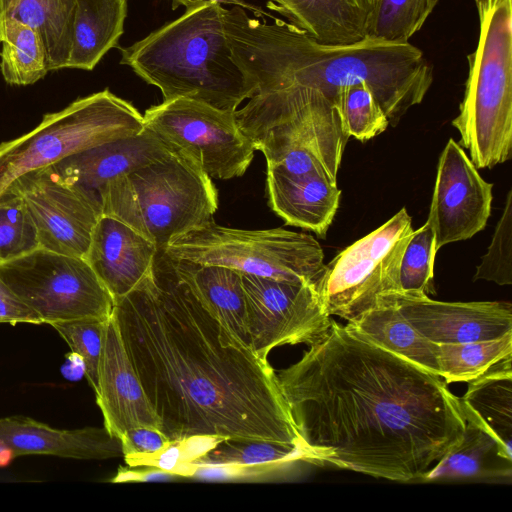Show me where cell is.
<instances>
[{"mask_svg":"<svg viewBox=\"0 0 512 512\" xmlns=\"http://www.w3.org/2000/svg\"><path fill=\"white\" fill-rule=\"evenodd\" d=\"M276 377L314 464L416 481L463 438L459 397L440 376L333 319Z\"/></svg>","mask_w":512,"mask_h":512,"instance_id":"1","label":"cell"},{"mask_svg":"<svg viewBox=\"0 0 512 512\" xmlns=\"http://www.w3.org/2000/svg\"><path fill=\"white\" fill-rule=\"evenodd\" d=\"M112 315L171 441L209 436L305 449L268 360L202 304L163 251Z\"/></svg>","mask_w":512,"mask_h":512,"instance_id":"2","label":"cell"},{"mask_svg":"<svg viewBox=\"0 0 512 512\" xmlns=\"http://www.w3.org/2000/svg\"><path fill=\"white\" fill-rule=\"evenodd\" d=\"M224 27L233 59L253 89L234 113L255 150L268 161L291 147L308 148L336 181L350 138L341 90L365 82L396 125L433 83V65L410 42L324 45L282 19L269 22L238 5L226 9Z\"/></svg>","mask_w":512,"mask_h":512,"instance_id":"3","label":"cell"},{"mask_svg":"<svg viewBox=\"0 0 512 512\" xmlns=\"http://www.w3.org/2000/svg\"><path fill=\"white\" fill-rule=\"evenodd\" d=\"M225 12L216 2L188 7L180 17L122 48L120 63L156 86L163 101L188 98L235 111L253 89L233 59Z\"/></svg>","mask_w":512,"mask_h":512,"instance_id":"4","label":"cell"},{"mask_svg":"<svg viewBox=\"0 0 512 512\" xmlns=\"http://www.w3.org/2000/svg\"><path fill=\"white\" fill-rule=\"evenodd\" d=\"M479 36L452 125L474 166L492 168L512 154V0H474Z\"/></svg>","mask_w":512,"mask_h":512,"instance_id":"5","label":"cell"},{"mask_svg":"<svg viewBox=\"0 0 512 512\" xmlns=\"http://www.w3.org/2000/svg\"><path fill=\"white\" fill-rule=\"evenodd\" d=\"M98 194L102 215L126 223L159 251L212 220L218 208L212 179L174 150L109 181Z\"/></svg>","mask_w":512,"mask_h":512,"instance_id":"6","label":"cell"},{"mask_svg":"<svg viewBox=\"0 0 512 512\" xmlns=\"http://www.w3.org/2000/svg\"><path fill=\"white\" fill-rule=\"evenodd\" d=\"M144 129L143 115L105 89L45 114L30 132L0 144V195L20 176Z\"/></svg>","mask_w":512,"mask_h":512,"instance_id":"7","label":"cell"},{"mask_svg":"<svg viewBox=\"0 0 512 512\" xmlns=\"http://www.w3.org/2000/svg\"><path fill=\"white\" fill-rule=\"evenodd\" d=\"M168 257L225 266L242 274L317 286L325 272L324 253L311 235L273 228L245 230L210 220L173 239Z\"/></svg>","mask_w":512,"mask_h":512,"instance_id":"8","label":"cell"},{"mask_svg":"<svg viewBox=\"0 0 512 512\" xmlns=\"http://www.w3.org/2000/svg\"><path fill=\"white\" fill-rule=\"evenodd\" d=\"M0 277L42 320H108L114 300L88 262L38 248L0 263Z\"/></svg>","mask_w":512,"mask_h":512,"instance_id":"9","label":"cell"},{"mask_svg":"<svg viewBox=\"0 0 512 512\" xmlns=\"http://www.w3.org/2000/svg\"><path fill=\"white\" fill-rule=\"evenodd\" d=\"M412 232L411 217L402 208L326 264L318 284L326 312L350 321L381 295L399 291L400 262Z\"/></svg>","mask_w":512,"mask_h":512,"instance_id":"10","label":"cell"},{"mask_svg":"<svg viewBox=\"0 0 512 512\" xmlns=\"http://www.w3.org/2000/svg\"><path fill=\"white\" fill-rule=\"evenodd\" d=\"M234 112L176 98L148 108L144 128L191 159L211 179L228 180L246 172L256 151Z\"/></svg>","mask_w":512,"mask_h":512,"instance_id":"11","label":"cell"},{"mask_svg":"<svg viewBox=\"0 0 512 512\" xmlns=\"http://www.w3.org/2000/svg\"><path fill=\"white\" fill-rule=\"evenodd\" d=\"M242 274V273H241ZM249 346L263 360L275 347L310 345L329 329L316 285L242 274Z\"/></svg>","mask_w":512,"mask_h":512,"instance_id":"12","label":"cell"},{"mask_svg":"<svg viewBox=\"0 0 512 512\" xmlns=\"http://www.w3.org/2000/svg\"><path fill=\"white\" fill-rule=\"evenodd\" d=\"M9 187L24 200L40 248L85 258L94 227L102 216L97 192L63 180L51 166L26 173Z\"/></svg>","mask_w":512,"mask_h":512,"instance_id":"13","label":"cell"},{"mask_svg":"<svg viewBox=\"0 0 512 512\" xmlns=\"http://www.w3.org/2000/svg\"><path fill=\"white\" fill-rule=\"evenodd\" d=\"M493 184L482 178L464 149L450 138L440 154L427 223L437 251L482 231L491 214Z\"/></svg>","mask_w":512,"mask_h":512,"instance_id":"14","label":"cell"},{"mask_svg":"<svg viewBox=\"0 0 512 512\" xmlns=\"http://www.w3.org/2000/svg\"><path fill=\"white\" fill-rule=\"evenodd\" d=\"M379 298L393 303L413 327L437 344L486 341L512 332L508 302H444L399 291Z\"/></svg>","mask_w":512,"mask_h":512,"instance_id":"15","label":"cell"},{"mask_svg":"<svg viewBox=\"0 0 512 512\" xmlns=\"http://www.w3.org/2000/svg\"><path fill=\"white\" fill-rule=\"evenodd\" d=\"M96 403L104 427L116 438L139 426L161 430V422L123 344L113 315L106 321Z\"/></svg>","mask_w":512,"mask_h":512,"instance_id":"16","label":"cell"},{"mask_svg":"<svg viewBox=\"0 0 512 512\" xmlns=\"http://www.w3.org/2000/svg\"><path fill=\"white\" fill-rule=\"evenodd\" d=\"M25 455L78 460L123 456L120 439L104 426L58 429L23 415L0 417V467Z\"/></svg>","mask_w":512,"mask_h":512,"instance_id":"17","label":"cell"},{"mask_svg":"<svg viewBox=\"0 0 512 512\" xmlns=\"http://www.w3.org/2000/svg\"><path fill=\"white\" fill-rule=\"evenodd\" d=\"M158 251L151 241L126 223L102 215L84 259L115 302L152 273Z\"/></svg>","mask_w":512,"mask_h":512,"instance_id":"18","label":"cell"},{"mask_svg":"<svg viewBox=\"0 0 512 512\" xmlns=\"http://www.w3.org/2000/svg\"><path fill=\"white\" fill-rule=\"evenodd\" d=\"M266 190L271 209L287 225L325 238L339 207L337 181L323 171L291 174L267 163Z\"/></svg>","mask_w":512,"mask_h":512,"instance_id":"19","label":"cell"},{"mask_svg":"<svg viewBox=\"0 0 512 512\" xmlns=\"http://www.w3.org/2000/svg\"><path fill=\"white\" fill-rule=\"evenodd\" d=\"M172 149L151 131L109 141L51 165L63 180L98 191L120 175L157 160Z\"/></svg>","mask_w":512,"mask_h":512,"instance_id":"20","label":"cell"},{"mask_svg":"<svg viewBox=\"0 0 512 512\" xmlns=\"http://www.w3.org/2000/svg\"><path fill=\"white\" fill-rule=\"evenodd\" d=\"M299 461L312 463L303 447L267 441L223 440L192 463V477L221 480L262 478Z\"/></svg>","mask_w":512,"mask_h":512,"instance_id":"21","label":"cell"},{"mask_svg":"<svg viewBox=\"0 0 512 512\" xmlns=\"http://www.w3.org/2000/svg\"><path fill=\"white\" fill-rule=\"evenodd\" d=\"M267 6L321 44L349 46L366 40L364 0H270Z\"/></svg>","mask_w":512,"mask_h":512,"instance_id":"22","label":"cell"},{"mask_svg":"<svg viewBox=\"0 0 512 512\" xmlns=\"http://www.w3.org/2000/svg\"><path fill=\"white\" fill-rule=\"evenodd\" d=\"M165 256L175 274L191 288L202 304L234 336L249 346L242 274L225 266Z\"/></svg>","mask_w":512,"mask_h":512,"instance_id":"23","label":"cell"},{"mask_svg":"<svg viewBox=\"0 0 512 512\" xmlns=\"http://www.w3.org/2000/svg\"><path fill=\"white\" fill-rule=\"evenodd\" d=\"M512 356L471 380L460 406L466 421L489 433L503 458L512 461Z\"/></svg>","mask_w":512,"mask_h":512,"instance_id":"24","label":"cell"},{"mask_svg":"<svg viewBox=\"0 0 512 512\" xmlns=\"http://www.w3.org/2000/svg\"><path fill=\"white\" fill-rule=\"evenodd\" d=\"M347 325L380 347L439 376L437 343L428 340L383 298Z\"/></svg>","mask_w":512,"mask_h":512,"instance_id":"25","label":"cell"},{"mask_svg":"<svg viewBox=\"0 0 512 512\" xmlns=\"http://www.w3.org/2000/svg\"><path fill=\"white\" fill-rule=\"evenodd\" d=\"M128 0H77L66 68L91 71L124 32Z\"/></svg>","mask_w":512,"mask_h":512,"instance_id":"26","label":"cell"},{"mask_svg":"<svg viewBox=\"0 0 512 512\" xmlns=\"http://www.w3.org/2000/svg\"><path fill=\"white\" fill-rule=\"evenodd\" d=\"M3 16L32 27L42 39L49 71L66 68L77 0H1Z\"/></svg>","mask_w":512,"mask_h":512,"instance_id":"27","label":"cell"},{"mask_svg":"<svg viewBox=\"0 0 512 512\" xmlns=\"http://www.w3.org/2000/svg\"><path fill=\"white\" fill-rule=\"evenodd\" d=\"M511 462L502 457L489 433L466 421L461 442L429 469L421 481L510 478Z\"/></svg>","mask_w":512,"mask_h":512,"instance_id":"28","label":"cell"},{"mask_svg":"<svg viewBox=\"0 0 512 512\" xmlns=\"http://www.w3.org/2000/svg\"><path fill=\"white\" fill-rule=\"evenodd\" d=\"M1 72L10 85H30L48 72L44 44L32 27L11 17L2 18Z\"/></svg>","mask_w":512,"mask_h":512,"instance_id":"29","label":"cell"},{"mask_svg":"<svg viewBox=\"0 0 512 512\" xmlns=\"http://www.w3.org/2000/svg\"><path fill=\"white\" fill-rule=\"evenodd\" d=\"M440 0H366V39L405 44Z\"/></svg>","mask_w":512,"mask_h":512,"instance_id":"30","label":"cell"},{"mask_svg":"<svg viewBox=\"0 0 512 512\" xmlns=\"http://www.w3.org/2000/svg\"><path fill=\"white\" fill-rule=\"evenodd\" d=\"M508 356H512V332L486 341L437 344L439 376L447 384L474 380Z\"/></svg>","mask_w":512,"mask_h":512,"instance_id":"31","label":"cell"},{"mask_svg":"<svg viewBox=\"0 0 512 512\" xmlns=\"http://www.w3.org/2000/svg\"><path fill=\"white\" fill-rule=\"evenodd\" d=\"M40 248L34 221L22 197L12 188L0 195V263Z\"/></svg>","mask_w":512,"mask_h":512,"instance_id":"32","label":"cell"},{"mask_svg":"<svg viewBox=\"0 0 512 512\" xmlns=\"http://www.w3.org/2000/svg\"><path fill=\"white\" fill-rule=\"evenodd\" d=\"M435 234L426 222L413 230L403 252L399 269V292L434 293Z\"/></svg>","mask_w":512,"mask_h":512,"instance_id":"33","label":"cell"},{"mask_svg":"<svg viewBox=\"0 0 512 512\" xmlns=\"http://www.w3.org/2000/svg\"><path fill=\"white\" fill-rule=\"evenodd\" d=\"M342 120L349 137L365 142L384 132L389 121L369 86L359 83L341 90Z\"/></svg>","mask_w":512,"mask_h":512,"instance_id":"34","label":"cell"},{"mask_svg":"<svg viewBox=\"0 0 512 512\" xmlns=\"http://www.w3.org/2000/svg\"><path fill=\"white\" fill-rule=\"evenodd\" d=\"M223 441L221 438L194 436L172 441L164 449L144 455L125 457L131 467H154L174 475L191 476L193 462Z\"/></svg>","mask_w":512,"mask_h":512,"instance_id":"35","label":"cell"},{"mask_svg":"<svg viewBox=\"0 0 512 512\" xmlns=\"http://www.w3.org/2000/svg\"><path fill=\"white\" fill-rule=\"evenodd\" d=\"M512 190L507 193L502 215L495 227L487 252L476 267L473 281L486 280L498 285L512 284Z\"/></svg>","mask_w":512,"mask_h":512,"instance_id":"36","label":"cell"},{"mask_svg":"<svg viewBox=\"0 0 512 512\" xmlns=\"http://www.w3.org/2000/svg\"><path fill=\"white\" fill-rule=\"evenodd\" d=\"M106 321L78 320L51 325L68 344L71 351L82 360L84 376L94 393L98 387V371Z\"/></svg>","mask_w":512,"mask_h":512,"instance_id":"37","label":"cell"},{"mask_svg":"<svg viewBox=\"0 0 512 512\" xmlns=\"http://www.w3.org/2000/svg\"><path fill=\"white\" fill-rule=\"evenodd\" d=\"M120 441L124 458L155 453L172 442L160 429L145 426L127 430Z\"/></svg>","mask_w":512,"mask_h":512,"instance_id":"38","label":"cell"},{"mask_svg":"<svg viewBox=\"0 0 512 512\" xmlns=\"http://www.w3.org/2000/svg\"><path fill=\"white\" fill-rule=\"evenodd\" d=\"M0 323L43 324L40 317L28 307L0 277Z\"/></svg>","mask_w":512,"mask_h":512,"instance_id":"39","label":"cell"},{"mask_svg":"<svg viewBox=\"0 0 512 512\" xmlns=\"http://www.w3.org/2000/svg\"><path fill=\"white\" fill-rule=\"evenodd\" d=\"M175 476L169 472L154 467H148L146 470L132 471L123 469L119 471L114 481H151L163 480Z\"/></svg>","mask_w":512,"mask_h":512,"instance_id":"40","label":"cell"},{"mask_svg":"<svg viewBox=\"0 0 512 512\" xmlns=\"http://www.w3.org/2000/svg\"><path fill=\"white\" fill-rule=\"evenodd\" d=\"M172 2L174 3V5H183L185 6L186 8L188 7H191V6H195V5H199V4H203V3H211V2H216V3H219L221 5L223 4H230V5H238V6H242L244 7L245 6V3H243L242 1L240 0H172Z\"/></svg>","mask_w":512,"mask_h":512,"instance_id":"41","label":"cell"},{"mask_svg":"<svg viewBox=\"0 0 512 512\" xmlns=\"http://www.w3.org/2000/svg\"><path fill=\"white\" fill-rule=\"evenodd\" d=\"M2 16H3L2 2L0 0V44L2 43Z\"/></svg>","mask_w":512,"mask_h":512,"instance_id":"42","label":"cell"}]
</instances>
